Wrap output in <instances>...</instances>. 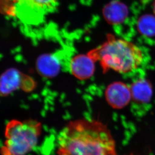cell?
I'll list each match as a JSON object with an SVG mask.
<instances>
[{"instance_id": "2", "label": "cell", "mask_w": 155, "mask_h": 155, "mask_svg": "<svg viewBox=\"0 0 155 155\" xmlns=\"http://www.w3.org/2000/svg\"><path fill=\"white\" fill-rule=\"evenodd\" d=\"M88 53L100 62L104 73L110 70L121 74L130 73L140 67L144 58L137 45L110 34L103 44Z\"/></svg>"}, {"instance_id": "6", "label": "cell", "mask_w": 155, "mask_h": 155, "mask_svg": "<svg viewBox=\"0 0 155 155\" xmlns=\"http://www.w3.org/2000/svg\"><path fill=\"white\" fill-rule=\"evenodd\" d=\"M65 53L62 50L40 56L36 61V69L39 74L48 78L57 76L63 68L64 63H66L67 54Z\"/></svg>"}, {"instance_id": "9", "label": "cell", "mask_w": 155, "mask_h": 155, "mask_svg": "<svg viewBox=\"0 0 155 155\" xmlns=\"http://www.w3.org/2000/svg\"><path fill=\"white\" fill-rule=\"evenodd\" d=\"M132 100L139 104H148L152 97V86L149 81L141 78L135 81L130 87Z\"/></svg>"}, {"instance_id": "10", "label": "cell", "mask_w": 155, "mask_h": 155, "mask_svg": "<svg viewBox=\"0 0 155 155\" xmlns=\"http://www.w3.org/2000/svg\"></svg>"}, {"instance_id": "7", "label": "cell", "mask_w": 155, "mask_h": 155, "mask_svg": "<svg viewBox=\"0 0 155 155\" xmlns=\"http://www.w3.org/2000/svg\"><path fill=\"white\" fill-rule=\"evenodd\" d=\"M95 62L88 53L79 54L71 59L69 70L77 79L81 81L87 80L94 75Z\"/></svg>"}, {"instance_id": "5", "label": "cell", "mask_w": 155, "mask_h": 155, "mask_svg": "<svg viewBox=\"0 0 155 155\" xmlns=\"http://www.w3.org/2000/svg\"><path fill=\"white\" fill-rule=\"evenodd\" d=\"M35 87L36 82L32 78L14 68L6 70L1 76L0 90L2 97H7L19 89L31 91Z\"/></svg>"}, {"instance_id": "3", "label": "cell", "mask_w": 155, "mask_h": 155, "mask_svg": "<svg viewBox=\"0 0 155 155\" xmlns=\"http://www.w3.org/2000/svg\"><path fill=\"white\" fill-rule=\"evenodd\" d=\"M42 132L41 122L34 119L12 120L6 124L1 155H26L38 143Z\"/></svg>"}, {"instance_id": "4", "label": "cell", "mask_w": 155, "mask_h": 155, "mask_svg": "<svg viewBox=\"0 0 155 155\" xmlns=\"http://www.w3.org/2000/svg\"><path fill=\"white\" fill-rule=\"evenodd\" d=\"M58 0H12L9 13L27 25H38L56 10Z\"/></svg>"}, {"instance_id": "8", "label": "cell", "mask_w": 155, "mask_h": 155, "mask_svg": "<svg viewBox=\"0 0 155 155\" xmlns=\"http://www.w3.org/2000/svg\"><path fill=\"white\" fill-rule=\"evenodd\" d=\"M107 101L113 108H123L132 100L130 87L123 82H114L108 85L105 91Z\"/></svg>"}, {"instance_id": "1", "label": "cell", "mask_w": 155, "mask_h": 155, "mask_svg": "<svg viewBox=\"0 0 155 155\" xmlns=\"http://www.w3.org/2000/svg\"><path fill=\"white\" fill-rule=\"evenodd\" d=\"M57 143V155H117L109 129L92 119L69 121L60 132Z\"/></svg>"}]
</instances>
